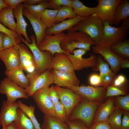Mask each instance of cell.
<instances>
[{
  "mask_svg": "<svg viewBox=\"0 0 129 129\" xmlns=\"http://www.w3.org/2000/svg\"><path fill=\"white\" fill-rule=\"evenodd\" d=\"M103 22L95 14L82 19L70 28L67 32L80 31L89 36L96 45L101 41L103 34Z\"/></svg>",
  "mask_w": 129,
  "mask_h": 129,
  "instance_id": "1",
  "label": "cell"
},
{
  "mask_svg": "<svg viewBox=\"0 0 129 129\" xmlns=\"http://www.w3.org/2000/svg\"><path fill=\"white\" fill-rule=\"evenodd\" d=\"M101 103V101H91L83 97L68 117V120H80L89 128L92 124L96 112Z\"/></svg>",
  "mask_w": 129,
  "mask_h": 129,
  "instance_id": "2",
  "label": "cell"
},
{
  "mask_svg": "<svg viewBox=\"0 0 129 129\" xmlns=\"http://www.w3.org/2000/svg\"><path fill=\"white\" fill-rule=\"evenodd\" d=\"M95 45L94 40L87 34L80 31H74L67 32L60 46L64 50L73 54L76 48L90 51L91 46Z\"/></svg>",
  "mask_w": 129,
  "mask_h": 129,
  "instance_id": "3",
  "label": "cell"
},
{
  "mask_svg": "<svg viewBox=\"0 0 129 129\" xmlns=\"http://www.w3.org/2000/svg\"><path fill=\"white\" fill-rule=\"evenodd\" d=\"M32 42H27L22 36L21 41L26 45L31 51L33 54L36 64V71L39 74L47 70H51V59L52 56L49 52L42 51L38 48L36 44L35 36L32 35L30 37Z\"/></svg>",
  "mask_w": 129,
  "mask_h": 129,
  "instance_id": "4",
  "label": "cell"
},
{
  "mask_svg": "<svg viewBox=\"0 0 129 129\" xmlns=\"http://www.w3.org/2000/svg\"><path fill=\"white\" fill-rule=\"evenodd\" d=\"M103 30L102 39L97 45L110 48L122 41L126 36L127 32L121 26L115 27L111 26L107 21L103 22Z\"/></svg>",
  "mask_w": 129,
  "mask_h": 129,
  "instance_id": "5",
  "label": "cell"
},
{
  "mask_svg": "<svg viewBox=\"0 0 129 129\" xmlns=\"http://www.w3.org/2000/svg\"><path fill=\"white\" fill-rule=\"evenodd\" d=\"M121 0H98L96 7V14L102 21H107L110 25L115 24V15L116 9Z\"/></svg>",
  "mask_w": 129,
  "mask_h": 129,
  "instance_id": "6",
  "label": "cell"
},
{
  "mask_svg": "<svg viewBox=\"0 0 129 129\" xmlns=\"http://www.w3.org/2000/svg\"><path fill=\"white\" fill-rule=\"evenodd\" d=\"M0 94H5L6 101L10 102H16L18 98L27 99L29 97L25 89L16 85L7 77L0 81Z\"/></svg>",
  "mask_w": 129,
  "mask_h": 129,
  "instance_id": "7",
  "label": "cell"
},
{
  "mask_svg": "<svg viewBox=\"0 0 129 129\" xmlns=\"http://www.w3.org/2000/svg\"><path fill=\"white\" fill-rule=\"evenodd\" d=\"M49 88L47 87L37 91L31 97L44 115L55 117L54 104L48 95Z\"/></svg>",
  "mask_w": 129,
  "mask_h": 129,
  "instance_id": "8",
  "label": "cell"
},
{
  "mask_svg": "<svg viewBox=\"0 0 129 129\" xmlns=\"http://www.w3.org/2000/svg\"><path fill=\"white\" fill-rule=\"evenodd\" d=\"M54 86L58 92L59 100L64 107L68 117L83 97L70 88Z\"/></svg>",
  "mask_w": 129,
  "mask_h": 129,
  "instance_id": "9",
  "label": "cell"
},
{
  "mask_svg": "<svg viewBox=\"0 0 129 129\" xmlns=\"http://www.w3.org/2000/svg\"><path fill=\"white\" fill-rule=\"evenodd\" d=\"M88 51L83 49L75 50L73 54L68 52L66 54L69 58L75 71H79L84 69L93 67L95 65L97 58L95 55L91 54L88 58H83L82 56Z\"/></svg>",
  "mask_w": 129,
  "mask_h": 129,
  "instance_id": "10",
  "label": "cell"
},
{
  "mask_svg": "<svg viewBox=\"0 0 129 129\" xmlns=\"http://www.w3.org/2000/svg\"><path fill=\"white\" fill-rule=\"evenodd\" d=\"M66 35L63 32L55 34H46L43 40L38 47L42 51L49 52L52 56L56 53L67 54L68 52L63 50L60 46L61 43L65 38Z\"/></svg>",
  "mask_w": 129,
  "mask_h": 129,
  "instance_id": "11",
  "label": "cell"
},
{
  "mask_svg": "<svg viewBox=\"0 0 129 129\" xmlns=\"http://www.w3.org/2000/svg\"><path fill=\"white\" fill-rule=\"evenodd\" d=\"M107 88L103 86L96 87L82 85L72 86L69 88L89 101H101L105 97Z\"/></svg>",
  "mask_w": 129,
  "mask_h": 129,
  "instance_id": "12",
  "label": "cell"
},
{
  "mask_svg": "<svg viewBox=\"0 0 129 129\" xmlns=\"http://www.w3.org/2000/svg\"><path fill=\"white\" fill-rule=\"evenodd\" d=\"M20 59V67L27 72L29 76L36 74V65L33 55L26 44H18Z\"/></svg>",
  "mask_w": 129,
  "mask_h": 129,
  "instance_id": "13",
  "label": "cell"
},
{
  "mask_svg": "<svg viewBox=\"0 0 129 129\" xmlns=\"http://www.w3.org/2000/svg\"><path fill=\"white\" fill-rule=\"evenodd\" d=\"M93 53L101 55L110 66L112 72L116 74L120 70V64L123 58L113 52L110 48L97 45L92 47Z\"/></svg>",
  "mask_w": 129,
  "mask_h": 129,
  "instance_id": "14",
  "label": "cell"
},
{
  "mask_svg": "<svg viewBox=\"0 0 129 129\" xmlns=\"http://www.w3.org/2000/svg\"><path fill=\"white\" fill-rule=\"evenodd\" d=\"M30 85L25 89L29 97H31L36 91L54 83L51 72L47 70L29 81Z\"/></svg>",
  "mask_w": 129,
  "mask_h": 129,
  "instance_id": "15",
  "label": "cell"
},
{
  "mask_svg": "<svg viewBox=\"0 0 129 129\" xmlns=\"http://www.w3.org/2000/svg\"><path fill=\"white\" fill-rule=\"evenodd\" d=\"M51 72L54 83L58 86L69 88L72 86H79L80 81L75 72H64L53 70Z\"/></svg>",
  "mask_w": 129,
  "mask_h": 129,
  "instance_id": "16",
  "label": "cell"
},
{
  "mask_svg": "<svg viewBox=\"0 0 129 129\" xmlns=\"http://www.w3.org/2000/svg\"><path fill=\"white\" fill-rule=\"evenodd\" d=\"M19 108L17 102L3 101L0 112V126L4 125L7 127L15 121L17 118Z\"/></svg>",
  "mask_w": 129,
  "mask_h": 129,
  "instance_id": "17",
  "label": "cell"
},
{
  "mask_svg": "<svg viewBox=\"0 0 129 129\" xmlns=\"http://www.w3.org/2000/svg\"><path fill=\"white\" fill-rule=\"evenodd\" d=\"M0 59L4 63L6 70L20 67V59L18 44L2 50Z\"/></svg>",
  "mask_w": 129,
  "mask_h": 129,
  "instance_id": "18",
  "label": "cell"
},
{
  "mask_svg": "<svg viewBox=\"0 0 129 129\" xmlns=\"http://www.w3.org/2000/svg\"><path fill=\"white\" fill-rule=\"evenodd\" d=\"M51 68L64 72H75L71 61L67 55L63 53H56L52 56Z\"/></svg>",
  "mask_w": 129,
  "mask_h": 129,
  "instance_id": "19",
  "label": "cell"
},
{
  "mask_svg": "<svg viewBox=\"0 0 129 129\" xmlns=\"http://www.w3.org/2000/svg\"><path fill=\"white\" fill-rule=\"evenodd\" d=\"M115 102V98L109 97L104 102L100 104L96 111L92 124L107 121L116 108Z\"/></svg>",
  "mask_w": 129,
  "mask_h": 129,
  "instance_id": "20",
  "label": "cell"
},
{
  "mask_svg": "<svg viewBox=\"0 0 129 129\" xmlns=\"http://www.w3.org/2000/svg\"><path fill=\"white\" fill-rule=\"evenodd\" d=\"M23 14L29 21L32 26L35 35L36 44L38 46L44 38L47 27L40 20L35 18L23 9Z\"/></svg>",
  "mask_w": 129,
  "mask_h": 129,
  "instance_id": "21",
  "label": "cell"
},
{
  "mask_svg": "<svg viewBox=\"0 0 129 129\" xmlns=\"http://www.w3.org/2000/svg\"><path fill=\"white\" fill-rule=\"evenodd\" d=\"M22 4V3L20 4L13 10L14 17L16 20L15 32L20 35H23L25 41L28 43H31L32 41L28 37L26 32L28 24L23 16Z\"/></svg>",
  "mask_w": 129,
  "mask_h": 129,
  "instance_id": "22",
  "label": "cell"
},
{
  "mask_svg": "<svg viewBox=\"0 0 129 129\" xmlns=\"http://www.w3.org/2000/svg\"><path fill=\"white\" fill-rule=\"evenodd\" d=\"M5 74L8 79L22 88L26 89L30 85L28 79L20 67L6 70Z\"/></svg>",
  "mask_w": 129,
  "mask_h": 129,
  "instance_id": "23",
  "label": "cell"
},
{
  "mask_svg": "<svg viewBox=\"0 0 129 129\" xmlns=\"http://www.w3.org/2000/svg\"><path fill=\"white\" fill-rule=\"evenodd\" d=\"M84 18L77 16L74 18L64 20L47 28L46 30V34H55L60 33L64 31L68 30Z\"/></svg>",
  "mask_w": 129,
  "mask_h": 129,
  "instance_id": "24",
  "label": "cell"
},
{
  "mask_svg": "<svg viewBox=\"0 0 129 129\" xmlns=\"http://www.w3.org/2000/svg\"><path fill=\"white\" fill-rule=\"evenodd\" d=\"M13 11L9 6L3 9L0 12V22L15 32L16 23L14 19Z\"/></svg>",
  "mask_w": 129,
  "mask_h": 129,
  "instance_id": "25",
  "label": "cell"
},
{
  "mask_svg": "<svg viewBox=\"0 0 129 129\" xmlns=\"http://www.w3.org/2000/svg\"><path fill=\"white\" fill-rule=\"evenodd\" d=\"M41 129H70L68 124L55 117L44 115Z\"/></svg>",
  "mask_w": 129,
  "mask_h": 129,
  "instance_id": "26",
  "label": "cell"
},
{
  "mask_svg": "<svg viewBox=\"0 0 129 129\" xmlns=\"http://www.w3.org/2000/svg\"><path fill=\"white\" fill-rule=\"evenodd\" d=\"M71 7L77 16L85 18L96 14L95 7H90L86 6L79 0H72Z\"/></svg>",
  "mask_w": 129,
  "mask_h": 129,
  "instance_id": "27",
  "label": "cell"
},
{
  "mask_svg": "<svg viewBox=\"0 0 129 129\" xmlns=\"http://www.w3.org/2000/svg\"><path fill=\"white\" fill-rule=\"evenodd\" d=\"M23 9L35 18L40 20L42 14L46 9L49 8L48 1L44 0L42 3L34 5H29L24 3Z\"/></svg>",
  "mask_w": 129,
  "mask_h": 129,
  "instance_id": "28",
  "label": "cell"
},
{
  "mask_svg": "<svg viewBox=\"0 0 129 129\" xmlns=\"http://www.w3.org/2000/svg\"><path fill=\"white\" fill-rule=\"evenodd\" d=\"M17 113V118L14 122L19 129H35L30 119L21 109L19 108Z\"/></svg>",
  "mask_w": 129,
  "mask_h": 129,
  "instance_id": "29",
  "label": "cell"
},
{
  "mask_svg": "<svg viewBox=\"0 0 129 129\" xmlns=\"http://www.w3.org/2000/svg\"><path fill=\"white\" fill-rule=\"evenodd\" d=\"M129 16V1L122 0L117 7L115 15V24H118L124 19Z\"/></svg>",
  "mask_w": 129,
  "mask_h": 129,
  "instance_id": "30",
  "label": "cell"
},
{
  "mask_svg": "<svg viewBox=\"0 0 129 129\" xmlns=\"http://www.w3.org/2000/svg\"><path fill=\"white\" fill-rule=\"evenodd\" d=\"M110 48L113 52L123 58H129V39L119 42Z\"/></svg>",
  "mask_w": 129,
  "mask_h": 129,
  "instance_id": "31",
  "label": "cell"
},
{
  "mask_svg": "<svg viewBox=\"0 0 129 129\" xmlns=\"http://www.w3.org/2000/svg\"><path fill=\"white\" fill-rule=\"evenodd\" d=\"M123 111L116 107L115 108L108 118L107 121L113 129H121Z\"/></svg>",
  "mask_w": 129,
  "mask_h": 129,
  "instance_id": "32",
  "label": "cell"
},
{
  "mask_svg": "<svg viewBox=\"0 0 129 129\" xmlns=\"http://www.w3.org/2000/svg\"><path fill=\"white\" fill-rule=\"evenodd\" d=\"M58 11L46 9L43 12L40 20L46 25L47 28L55 24V19Z\"/></svg>",
  "mask_w": 129,
  "mask_h": 129,
  "instance_id": "33",
  "label": "cell"
},
{
  "mask_svg": "<svg viewBox=\"0 0 129 129\" xmlns=\"http://www.w3.org/2000/svg\"><path fill=\"white\" fill-rule=\"evenodd\" d=\"M19 108L21 109L28 116L33 123L35 129H41L40 124L34 114L35 108L34 106L32 105L28 106L23 103L21 101L17 102Z\"/></svg>",
  "mask_w": 129,
  "mask_h": 129,
  "instance_id": "34",
  "label": "cell"
},
{
  "mask_svg": "<svg viewBox=\"0 0 129 129\" xmlns=\"http://www.w3.org/2000/svg\"><path fill=\"white\" fill-rule=\"evenodd\" d=\"M77 16L72 7L63 6L59 10L55 19V24L59 23L66 19L73 18Z\"/></svg>",
  "mask_w": 129,
  "mask_h": 129,
  "instance_id": "35",
  "label": "cell"
},
{
  "mask_svg": "<svg viewBox=\"0 0 129 129\" xmlns=\"http://www.w3.org/2000/svg\"><path fill=\"white\" fill-rule=\"evenodd\" d=\"M92 68L94 70L99 71V75L101 78L113 72L110 68L108 64L100 55L97 57L95 64Z\"/></svg>",
  "mask_w": 129,
  "mask_h": 129,
  "instance_id": "36",
  "label": "cell"
},
{
  "mask_svg": "<svg viewBox=\"0 0 129 129\" xmlns=\"http://www.w3.org/2000/svg\"><path fill=\"white\" fill-rule=\"evenodd\" d=\"M55 117L64 122L68 120L64 107L61 101H59L54 104Z\"/></svg>",
  "mask_w": 129,
  "mask_h": 129,
  "instance_id": "37",
  "label": "cell"
},
{
  "mask_svg": "<svg viewBox=\"0 0 129 129\" xmlns=\"http://www.w3.org/2000/svg\"><path fill=\"white\" fill-rule=\"evenodd\" d=\"M115 102L116 107L123 111H129V95L116 97Z\"/></svg>",
  "mask_w": 129,
  "mask_h": 129,
  "instance_id": "38",
  "label": "cell"
},
{
  "mask_svg": "<svg viewBox=\"0 0 129 129\" xmlns=\"http://www.w3.org/2000/svg\"><path fill=\"white\" fill-rule=\"evenodd\" d=\"M128 94L126 90L110 85L107 87L105 97H116Z\"/></svg>",
  "mask_w": 129,
  "mask_h": 129,
  "instance_id": "39",
  "label": "cell"
},
{
  "mask_svg": "<svg viewBox=\"0 0 129 129\" xmlns=\"http://www.w3.org/2000/svg\"><path fill=\"white\" fill-rule=\"evenodd\" d=\"M72 0H50L48 1L49 8L59 10L63 6L71 7Z\"/></svg>",
  "mask_w": 129,
  "mask_h": 129,
  "instance_id": "40",
  "label": "cell"
},
{
  "mask_svg": "<svg viewBox=\"0 0 129 129\" xmlns=\"http://www.w3.org/2000/svg\"><path fill=\"white\" fill-rule=\"evenodd\" d=\"M0 32L6 34L14 39L18 44L21 42V39L22 36L15 32L6 27L0 22Z\"/></svg>",
  "mask_w": 129,
  "mask_h": 129,
  "instance_id": "41",
  "label": "cell"
},
{
  "mask_svg": "<svg viewBox=\"0 0 129 129\" xmlns=\"http://www.w3.org/2000/svg\"><path fill=\"white\" fill-rule=\"evenodd\" d=\"M16 44H18L15 40L8 35L4 33L2 40V50L11 47Z\"/></svg>",
  "mask_w": 129,
  "mask_h": 129,
  "instance_id": "42",
  "label": "cell"
},
{
  "mask_svg": "<svg viewBox=\"0 0 129 129\" xmlns=\"http://www.w3.org/2000/svg\"><path fill=\"white\" fill-rule=\"evenodd\" d=\"M127 82V80L125 76L120 74L116 76L111 85L126 90L124 87Z\"/></svg>",
  "mask_w": 129,
  "mask_h": 129,
  "instance_id": "43",
  "label": "cell"
},
{
  "mask_svg": "<svg viewBox=\"0 0 129 129\" xmlns=\"http://www.w3.org/2000/svg\"><path fill=\"white\" fill-rule=\"evenodd\" d=\"M68 125L70 129H89L81 120L75 119L67 120L65 122Z\"/></svg>",
  "mask_w": 129,
  "mask_h": 129,
  "instance_id": "44",
  "label": "cell"
},
{
  "mask_svg": "<svg viewBox=\"0 0 129 129\" xmlns=\"http://www.w3.org/2000/svg\"><path fill=\"white\" fill-rule=\"evenodd\" d=\"M89 82L90 85L93 86H102V79L99 75L96 74H93L90 76Z\"/></svg>",
  "mask_w": 129,
  "mask_h": 129,
  "instance_id": "45",
  "label": "cell"
},
{
  "mask_svg": "<svg viewBox=\"0 0 129 129\" xmlns=\"http://www.w3.org/2000/svg\"><path fill=\"white\" fill-rule=\"evenodd\" d=\"M48 94L50 99L54 104L59 100L58 92L54 86L52 85L51 87H49Z\"/></svg>",
  "mask_w": 129,
  "mask_h": 129,
  "instance_id": "46",
  "label": "cell"
},
{
  "mask_svg": "<svg viewBox=\"0 0 129 129\" xmlns=\"http://www.w3.org/2000/svg\"><path fill=\"white\" fill-rule=\"evenodd\" d=\"M116 74L113 72L105 75L101 78L102 86L107 87L111 85L115 77Z\"/></svg>",
  "mask_w": 129,
  "mask_h": 129,
  "instance_id": "47",
  "label": "cell"
},
{
  "mask_svg": "<svg viewBox=\"0 0 129 129\" xmlns=\"http://www.w3.org/2000/svg\"><path fill=\"white\" fill-rule=\"evenodd\" d=\"M89 129H113L107 121L93 123Z\"/></svg>",
  "mask_w": 129,
  "mask_h": 129,
  "instance_id": "48",
  "label": "cell"
},
{
  "mask_svg": "<svg viewBox=\"0 0 129 129\" xmlns=\"http://www.w3.org/2000/svg\"><path fill=\"white\" fill-rule=\"evenodd\" d=\"M121 129H129V112L123 111Z\"/></svg>",
  "mask_w": 129,
  "mask_h": 129,
  "instance_id": "49",
  "label": "cell"
},
{
  "mask_svg": "<svg viewBox=\"0 0 129 129\" xmlns=\"http://www.w3.org/2000/svg\"><path fill=\"white\" fill-rule=\"evenodd\" d=\"M3 1L4 3L13 10L20 4L24 3L25 0H3Z\"/></svg>",
  "mask_w": 129,
  "mask_h": 129,
  "instance_id": "50",
  "label": "cell"
},
{
  "mask_svg": "<svg viewBox=\"0 0 129 129\" xmlns=\"http://www.w3.org/2000/svg\"><path fill=\"white\" fill-rule=\"evenodd\" d=\"M121 26L127 32L129 30V18H127L123 20Z\"/></svg>",
  "mask_w": 129,
  "mask_h": 129,
  "instance_id": "51",
  "label": "cell"
},
{
  "mask_svg": "<svg viewBox=\"0 0 129 129\" xmlns=\"http://www.w3.org/2000/svg\"><path fill=\"white\" fill-rule=\"evenodd\" d=\"M44 0H25L24 3L29 5H34L42 2Z\"/></svg>",
  "mask_w": 129,
  "mask_h": 129,
  "instance_id": "52",
  "label": "cell"
},
{
  "mask_svg": "<svg viewBox=\"0 0 129 129\" xmlns=\"http://www.w3.org/2000/svg\"><path fill=\"white\" fill-rule=\"evenodd\" d=\"M120 66V68H129V60L127 59H123L121 62Z\"/></svg>",
  "mask_w": 129,
  "mask_h": 129,
  "instance_id": "53",
  "label": "cell"
},
{
  "mask_svg": "<svg viewBox=\"0 0 129 129\" xmlns=\"http://www.w3.org/2000/svg\"><path fill=\"white\" fill-rule=\"evenodd\" d=\"M7 129H19L14 122H13L7 127Z\"/></svg>",
  "mask_w": 129,
  "mask_h": 129,
  "instance_id": "54",
  "label": "cell"
},
{
  "mask_svg": "<svg viewBox=\"0 0 129 129\" xmlns=\"http://www.w3.org/2000/svg\"><path fill=\"white\" fill-rule=\"evenodd\" d=\"M8 6V5L4 3L3 0H0V12L4 8Z\"/></svg>",
  "mask_w": 129,
  "mask_h": 129,
  "instance_id": "55",
  "label": "cell"
},
{
  "mask_svg": "<svg viewBox=\"0 0 129 129\" xmlns=\"http://www.w3.org/2000/svg\"><path fill=\"white\" fill-rule=\"evenodd\" d=\"M4 33L0 32V53L2 50V40L3 36Z\"/></svg>",
  "mask_w": 129,
  "mask_h": 129,
  "instance_id": "56",
  "label": "cell"
},
{
  "mask_svg": "<svg viewBox=\"0 0 129 129\" xmlns=\"http://www.w3.org/2000/svg\"><path fill=\"white\" fill-rule=\"evenodd\" d=\"M2 126V129H7V127L6 126L3 125Z\"/></svg>",
  "mask_w": 129,
  "mask_h": 129,
  "instance_id": "57",
  "label": "cell"
}]
</instances>
